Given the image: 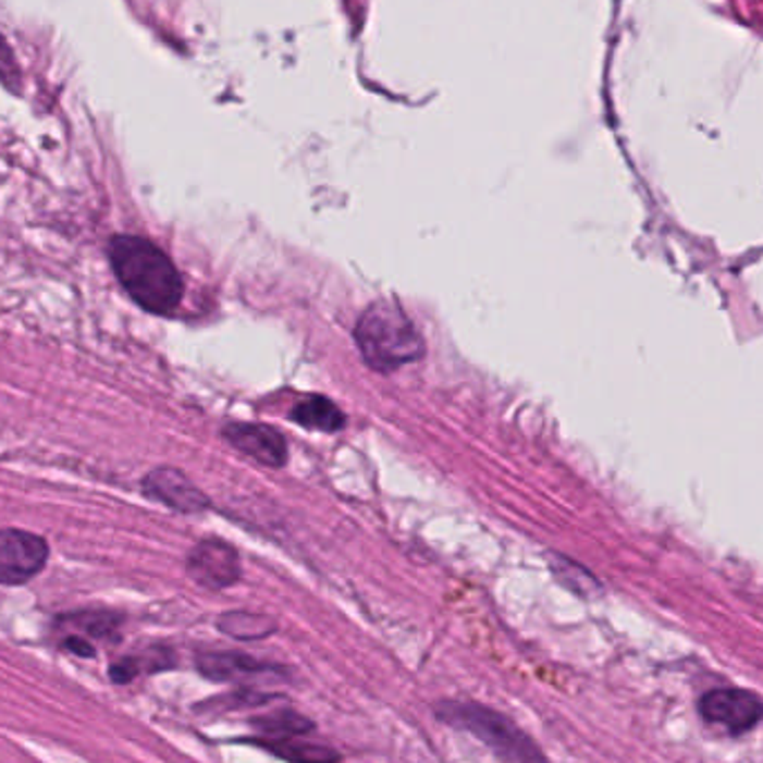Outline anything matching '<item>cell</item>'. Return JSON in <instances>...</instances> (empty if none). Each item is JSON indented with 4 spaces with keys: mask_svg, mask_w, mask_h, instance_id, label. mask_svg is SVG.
Listing matches in <instances>:
<instances>
[{
    "mask_svg": "<svg viewBox=\"0 0 763 763\" xmlns=\"http://www.w3.org/2000/svg\"><path fill=\"white\" fill-rule=\"evenodd\" d=\"M257 737L282 739V737H308L316 730V722L306 719L295 710H278L268 714H257L250 719Z\"/></svg>",
    "mask_w": 763,
    "mask_h": 763,
    "instance_id": "7c38bea8",
    "label": "cell"
},
{
    "mask_svg": "<svg viewBox=\"0 0 763 763\" xmlns=\"http://www.w3.org/2000/svg\"><path fill=\"white\" fill-rule=\"evenodd\" d=\"M223 438H226L237 452L266 467H282L288 458L284 435L266 424L233 422L223 427Z\"/></svg>",
    "mask_w": 763,
    "mask_h": 763,
    "instance_id": "52a82bcc",
    "label": "cell"
},
{
    "mask_svg": "<svg viewBox=\"0 0 763 763\" xmlns=\"http://www.w3.org/2000/svg\"><path fill=\"white\" fill-rule=\"evenodd\" d=\"M699 712L707 724L746 735L763 722V701L741 688H716L699 699Z\"/></svg>",
    "mask_w": 763,
    "mask_h": 763,
    "instance_id": "277c9868",
    "label": "cell"
},
{
    "mask_svg": "<svg viewBox=\"0 0 763 763\" xmlns=\"http://www.w3.org/2000/svg\"><path fill=\"white\" fill-rule=\"evenodd\" d=\"M146 491L176 512H201L208 505L204 493L176 469H155L146 478Z\"/></svg>",
    "mask_w": 763,
    "mask_h": 763,
    "instance_id": "9c48e42d",
    "label": "cell"
},
{
    "mask_svg": "<svg viewBox=\"0 0 763 763\" xmlns=\"http://www.w3.org/2000/svg\"><path fill=\"white\" fill-rule=\"evenodd\" d=\"M168 667H174V654H172V650L157 645L144 654L125 656L123 661L114 663L110 675H112L114 684H130L132 679L144 675V672H159V669H168Z\"/></svg>",
    "mask_w": 763,
    "mask_h": 763,
    "instance_id": "4fadbf2b",
    "label": "cell"
},
{
    "mask_svg": "<svg viewBox=\"0 0 763 763\" xmlns=\"http://www.w3.org/2000/svg\"><path fill=\"white\" fill-rule=\"evenodd\" d=\"M433 716L484 743L503 763H550L545 752L509 716L478 701H438Z\"/></svg>",
    "mask_w": 763,
    "mask_h": 763,
    "instance_id": "7a4b0ae2",
    "label": "cell"
},
{
    "mask_svg": "<svg viewBox=\"0 0 763 763\" xmlns=\"http://www.w3.org/2000/svg\"><path fill=\"white\" fill-rule=\"evenodd\" d=\"M355 342L367 365L376 371H393L424 355V340L397 304L373 301L355 327Z\"/></svg>",
    "mask_w": 763,
    "mask_h": 763,
    "instance_id": "3957f363",
    "label": "cell"
},
{
    "mask_svg": "<svg viewBox=\"0 0 763 763\" xmlns=\"http://www.w3.org/2000/svg\"><path fill=\"white\" fill-rule=\"evenodd\" d=\"M188 574L201 588L226 590L242 578V563L231 545L206 541L190 552Z\"/></svg>",
    "mask_w": 763,
    "mask_h": 763,
    "instance_id": "8992f818",
    "label": "cell"
},
{
    "mask_svg": "<svg viewBox=\"0 0 763 763\" xmlns=\"http://www.w3.org/2000/svg\"><path fill=\"white\" fill-rule=\"evenodd\" d=\"M250 743L288 763H340L342 761V754L333 746L308 741V737H282V739L255 737L250 739Z\"/></svg>",
    "mask_w": 763,
    "mask_h": 763,
    "instance_id": "30bf717a",
    "label": "cell"
},
{
    "mask_svg": "<svg viewBox=\"0 0 763 763\" xmlns=\"http://www.w3.org/2000/svg\"><path fill=\"white\" fill-rule=\"evenodd\" d=\"M223 635H229L237 641H259L271 637L278 630V623L263 614L253 612H229L217 623Z\"/></svg>",
    "mask_w": 763,
    "mask_h": 763,
    "instance_id": "5bb4252c",
    "label": "cell"
},
{
    "mask_svg": "<svg viewBox=\"0 0 763 763\" xmlns=\"http://www.w3.org/2000/svg\"><path fill=\"white\" fill-rule=\"evenodd\" d=\"M50 550L40 536L23 529H0V586H21L48 563Z\"/></svg>",
    "mask_w": 763,
    "mask_h": 763,
    "instance_id": "5b68a950",
    "label": "cell"
},
{
    "mask_svg": "<svg viewBox=\"0 0 763 763\" xmlns=\"http://www.w3.org/2000/svg\"><path fill=\"white\" fill-rule=\"evenodd\" d=\"M291 420L306 427V429L327 431V433L340 431L346 422L337 404L331 402L329 397H322V395H310V397L301 399L293 409Z\"/></svg>",
    "mask_w": 763,
    "mask_h": 763,
    "instance_id": "8fae6325",
    "label": "cell"
},
{
    "mask_svg": "<svg viewBox=\"0 0 763 763\" xmlns=\"http://www.w3.org/2000/svg\"><path fill=\"white\" fill-rule=\"evenodd\" d=\"M278 694H268V692H255V690H239V692H231L226 697H219L208 701L204 707H214L217 712L226 710V712H235V710H253V707H263L271 701H275Z\"/></svg>",
    "mask_w": 763,
    "mask_h": 763,
    "instance_id": "9a60e30c",
    "label": "cell"
},
{
    "mask_svg": "<svg viewBox=\"0 0 763 763\" xmlns=\"http://www.w3.org/2000/svg\"><path fill=\"white\" fill-rule=\"evenodd\" d=\"M108 253L116 280L141 308L165 316L182 301L184 282L170 257L152 242L134 235H116Z\"/></svg>",
    "mask_w": 763,
    "mask_h": 763,
    "instance_id": "6da1fadb",
    "label": "cell"
},
{
    "mask_svg": "<svg viewBox=\"0 0 763 763\" xmlns=\"http://www.w3.org/2000/svg\"><path fill=\"white\" fill-rule=\"evenodd\" d=\"M197 669L210 681H237L246 677H259L266 672H280L282 667L275 663L257 661L250 654L235 650H212L201 652L197 656Z\"/></svg>",
    "mask_w": 763,
    "mask_h": 763,
    "instance_id": "ba28073f",
    "label": "cell"
}]
</instances>
